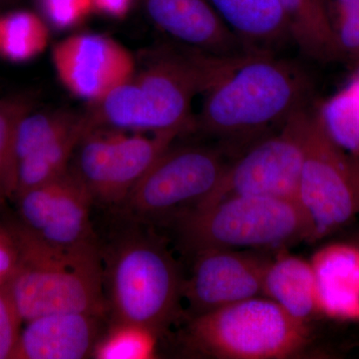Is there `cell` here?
I'll use <instances>...</instances> for the list:
<instances>
[{
  "label": "cell",
  "instance_id": "6da1fadb",
  "mask_svg": "<svg viewBox=\"0 0 359 359\" xmlns=\"http://www.w3.org/2000/svg\"><path fill=\"white\" fill-rule=\"evenodd\" d=\"M243 57H219L179 43L158 47L127 81L89 103L84 113L87 126L146 133L193 131L195 97Z\"/></svg>",
  "mask_w": 359,
  "mask_h": 359
},
{
  "label": "cell",
  "instance_id": "ba28073f",
  "mask_svg": "<svg viewBox=\"0 0 359 359\" xmlns=\"http://www.w3.org/2000/svg\"><path fill=\"white\" fill-rule=\"evenodd\" d=\"M311 113L299 111L233 158L215 190L193 210L236 196L299 200Z\"/></svg>",
  "mask_w": 359,
  "mask_h": 359
},
{
  "label": "cell",
  "instance_id": "d6a6232c",
  "mask_svg": "<svg viewBox=\"0 0 359 359\" xmlns=\"http://www.w3.org/2000/svg\"><path fill=\"white\" fill-rule=\"evenodd\" d=\"M320 2H323L325 4V7H327V4H325V0H320Z\"/></svg>",
  "mask_w": 359,
  "mask_h": 359
},
{
  "label": "cell",
  "instance_id": "4dcf8cb0",
  "mask_svg": "<svg viewBox=\"0 0 359 359\" xmlns=\"http://www.w3.org/2000/svg\"><path fill=\"white\" fill-rule=\"evenodd\" d=\"M353 77L359 82V61L358 62V67H356L355 71H354Z\"/></svg>",
  "mask_w": 359,
  "mask_h": 359
},
{
  "label": "cell",
  "instance_id": "7c38bea8",
  "mask_svg": "<svg viewBox=\"0 0 359 359\" xmlns=\"http://www.w3.org/2000/svg\"><path fill=\"white\" fill-rule=\"evenodd\" d=\"M52 60L56 75L73 96L97 102L133 75L132 54L116 40L83 33L61 40Z\"/></svg>",
  "mask_w": 359,
  "mask_h": 359
},
{
  "label": "cell",
  "instance_id": "2e32d148",
  "mask_svg": "<svg viewBox=\"0 0 359 359\" xmlns=\"http://www.w3.org/2000/svg\"><path fill=\"white\" fill-rule=\"evenodd\" d=\"M318 309L330 318L359 321V247L327 245L313 257Z\"/></svg>",
  "mask_w": 359,
  "mask_h": 359
},
{
  "label": "cell",
  "instance_id": "7402d4cb",
  "mask_svg": "<svg viewBox=\"0 0 359 359\" xmlns=\"http://www.w3.org/2000/svg\"><path fill=\"white\" fill-rule=\"evenodd\" d=\"M46 23L30 11H14L0 20V55L14 63L39 56L48 44Z\"/></svg>",
  "mask_w": 359,
  "mask_h": 359
},
{
  "label": "cell",
  "instance_id": "44dd1931",
  "mask_svg": "<svg viewBox=\"0 0 359 359\" xmlns=\"http://www.w3.org/2000/svg\"><path fill=\"white\" fill-rule=\"evenodd\" d=\"M83 119V114L67 109L44 111L34 114L28 112L23 116L14 135L15 169L21 160L77 128Z\"/></svg>",
  "mask_w": 359,
  "mask_h": 359
},
{
  "label": "cell",
  "instance_id": "4fadbf2b",
  "mask_svg": "<svg viewBox=\"0 0 359 359\" xmlns=\"http://www.w3.org/2000/svg\"><path fill=\"white\" fill-rule=\"evenodd\" d=\"M271 259L237 250H208L195 255L190 278L184 280L183 299L195 316L263 294ZM263 295V294H262Z\"/></svg>",
  "mask_w": 359,
  "mask_h": 359
},
{
  "label": "cell",
  "instance_id": "3957f363",
  "mask_svg": "<svg viewBox=\"0 0 359 359\" xmlns=\"http://www.w3.org/2000/svg\"><path fill=\"white\" fill-rule=\"evenodd\" d=\"M7 230L18 257L4 285L23 323L52 313L105 316L108 304L97 245L55 249L32 237L18 223Z\"/></svg>",
  "mask_w": 359,
  "mask_h": 359
},
{
  "label": "cell",
  "instance_id": "9a60e30c",
  "mask_svg": "<svg viewBox=\"0 0 359 359\" xmlns=\"http://www.w3.org/2000/svg\"><path fill=\"white\" fill-rule=\"evenodd\" d=\"M102 316L52 313L25 323L11 359H83L93 355Z\"/></svg>",
  "mask_w": 359,
  "mask_h": 359
},
{
  "label": "cell",
  "instance_id": "f546056e",
  "mask_svg": "<svg viewBox=\"0 0 359 359\" xmlns=\"http://www.w3.org/2000/svg\"><path fill=\"white\" fill-rule=\"evenodd\" d=\"M135 0H93L94 11L114 20L128 15Z\"/></svg>",
  "mask_w": 359,
  "mask_h": 359
},
{
  "label": "cell",
  "instance_id": "30bf717a",
  "mask_svg": "<svg viewBox=\"0 0 359 359\" xmlns=\"http://www.w3.org/2000/svg\"><path fill=\"white\" fill-rule=\"evenodd\" d=\"M299 201L313 223V241L359 216V154L332 140L318 111L309 116Z\"/></svg>",
  "mask_w": 359,
  "mask_h": 359
},
{
  "label": "cell",
  "instance_id": "ac0fdd59",
  "mask_svg": "<svg viewBox=\"0 0 359 359\" xmlns=\"http://www.w3.org/2000/svg\"><path fill=\"white\" fill-rule=\"evenodd\" d=\"M295 320L306 323L318 313L316 273L311 262L292 255L271 259L263 280V294Z\"/></svg>",
  "mask_w": 359,
  "mask_h": 359
},
{
  "label": "cell",
  "instance_id": "277c9868",
  "mask_svg": "<svg viewBox=\"0 0 359 359\" xmlns=\"http://www.w3.org/2000/svg\"><path fill=\"white\" fill-rule=\"evenodd\" d=\"M101 257L106 299L115 323L154 334L173 323L183 299L184 280L166 245L132 231Z\"/></svg>",
  "mask_w": 359,
  "mask_h": 359
},
{
  "label": "cell",
  "instance_id": "8992f818",
  "mask_svg": "<svg viewBox=\"0 0 359 359\" xmlns=\"http://www.w3.org/2000/svg\"><path fill=\"white\" fill-rule=\"evenodd\" d=\"M184 339L190 353L205 358L283 359L302 353L309 330L276 302L259 295L194 316Z\"/></svg>",
  "mask_w": 359,
  "mask_h": 359
},
{
  "label": "cell",
  "instance_id": "7a4b0ae2",
  "mask_svg": "<svg viewBox=\"0 0 359 359\" xmlns=\"http://www.w3.org/2000/svg\"><path fill=\"white\" fill-rule=\"evenodd\" d=\"M311 92V78L294 61L249 54L203 94L194 130L218 139L237 157L309 108Z\"/></svg>",
  "mask_w": 359,
  "mask_h": 359
},
{
  "label": "cell",
  "instance_id": "52a82bcc",
  "mask_svg": "<svg viewBox=\"0 0 359 359\" xmlns=\"http://www.w3.org/2000/svg\"><path fill=\"white\" fill-rule=\"evenodd\" d=\"M223 147L175 146L158 158L135 185L122 212L133 221L173 222L215 190L231 161Z\"/></svg>",
  "mask_w": 359,
  "mask_h": 359
},
{
  "label": "cell",
  "instance_id": "f1b7e54d",
  "mask_svg": "<svg viewBox=\"0 0 359 359\" xmlns=\"http://www.w3.org/2000/svg\"><path fill=\"white\" fill-rule=\"evenodd\" d=\"M18 249L8 230L0 228V283L4 285L18 264Z\"/></svg>",
  "mask_w": 359,
  "mask_h": 359
},
{
  "label": "cell",
  "instance_id": "5b68a950",
  "mask_svg": "<svg viewBox=\"0 0 359 359\" xmlns=\"http://www.w3.org/2000/svg\"><path fill=\"white\" fill-rule=\"evenodd\" d=\"M172 224L181 245L194 255L313 242V223L299 200L236 196L187 212Z\"/></svg>",
  "mask_w": 359,
  "mask_h": 359
},
{
  "label": "cell",
  "instance_id": "4316f807",
  "mask_svg": "<svg viewBox=\"0 0 359 359\" xmlns=\"http://www.w3.org/2000/svg\"><path fill=\"white\" fill-rule=\"evenodd\" d=\"M45 20L59 30L79 25L94 11L93 0H37Z\"/></svg>",
  "mask_w": 359,
  "mask_h": 359
},
{
  "label": "cell",
  "instance_id": "9c48e42d",
  "mask_svg": "<svg viewBox=\"0 0 359 359\" xmlns=\"http://www.w3.org/2000/svg\"><path fill=\"white\" fill-rule=\"evenodd\" d=\"M179 132L88 130L78 143L70 169L94 203L119 207L135 185L175 140Z\"/></svg>",
  "mask_w": 359,
  "mask_h": 359
},
{
  "label": "cell",
  "instance_id": "d6986e66",
  "mask_svg": "<svg viewBox=\"0 0 359 359\" xmlns=\"http://www.w3.org/2000/svg\"><path fill=\"white\" fill-rule=\"evenodd\" d=\"M292 42L304 55L318 61L340 58L327 7L320 0H278Z\"/></svg>",
  "mask_w": 359,
  "mask_h": 359
},
{
  "label": "cell",
  "instance_id": "d4e9b609",
  "mask_svg": "<svg viewBox=\"0 0 359 359\" xmlns=\"http://www.w3.org/2000/svg\"><path fill=\"white\" fill-rule=\"evenodd\" d=\"M152 334L144 328L115 323L107 334L101 337L93 358L101 359H138L150 358L153 351Z\"/></svg>",
  "mask_w": 359,
  "mask_h": 359
},
{
  "label": "cell",
  "instance_id": "603a6c76",
  "mask_svg": "<svg viewBox=\"0 0 359 359\" xmlns=\"http://www.w3.org/2000/svg\"><path fill=\"white\" fill-rule=\"evenodd\" d=\"M316 111L332 140L347 152L359 154L358 82L351 77Z\"/></svg>",
  "mask_w": 359,
  "mask_h": 359
},
{
  "label": "cell",
  "instance_id": "e0dca14e",
  "mask_svg": "<svg viewBox=\"0 0 359 359\" xmlns=\"http://www.w3.org/2000/svg\"><path fill=\"white\" fill-rule=\"evenodd\" d=\"M226 26L250 51L273 53L292 42L278 0H209Z\"/></svg>",
  "mask_w": 359,
  "mask_h": 359
},
{
  "label": "cell",
  "instance_id": "484cf974",
  "mask_svg": "<svg viewBox=\"0 0 359 359\" xmlns=\"http://www.w3.org/2000/svg\"><path fill=\"white\" fill-rule=\"evenodd\" d=\"M340 57L359 61V0H325Z\"/></svg>",
  "mask_w": 359,
  "mask_h": 359
},
{
  "label": "cell",
  "instance_id": "1f68e13d",
  "mask_svg": "<svg viewBox=\"0 0 359 359\" xmlns=\"http://www.w3.org/2000/svg\"><path fill=\"white\" fill-rule=\"evenodd\" d=\"M354 244L358 245L359 247V233H358V237H356V240H355V242H354Z\"/></svg>",
  "mask_w": 359,
  "mask_h": 359
},
{
  "label": "cell",
  "instance_id": "8fae6325",
  "mask_svg": "<svg viewBox=\"0 0 359 359\" xmlns=\"http://www.w3.org/2000/svg\"><path fill=\"white\" fill-rule=\"evenodd\" d=\"M20 224L40 242L60 250L97 245L90 212L91 194L72 170L15 197Z\"/></svg>",
  "mask_w": 359,
  "mask_h": 359
},
{
  "label": "cell",
  "instance_id": "cb8c5ba5",
  "mask_svg": "<svg viewBox=\"0 0 359 359\" xmlns=\"http://www.w3.org/2000/svg\"><path fill=\"white\" fill-rule=\"evenodd\" d=\"M30 110L29 99L23 96L0 100V205L15 195L14 135L18 122Z\"/></svg>",
  "mask_w": 359,
  "mask_h": 359
},
{
  "label": "cell",
  "instance_id": "5bb4252c",
  "mask_svg": "<svg viewBox=\"0 0 359 359\" xmlns=\"http://www.w3.org/2000/svg\"><path fill=\"white\" fill-rule=\"evenodd\" d=\"M153 23L177 43L219 57L250 51L226 26L209 0H141Z\"/></svg>",
  "mask_w": 359,
  "mask_h": 359
},
{
  "label": "cell",
  "instance_id": "83f0119b",
  "mask_svg": "<svg viewBox=\"0 0 359 359\" xmlns=\"http://www.w3.org/2000/svg\"><path fill=\"white\" fill-rule=\"evenodd\" d=\"M22 323L6 287L0 283V359H11Z\"/></svg>",
  "mask_w": 359,
  "mask_h": 359
},
{
  "label": "cell",
  "instance_id": "ffe728a7",
  "mask_svg": "<svg viewBox=\"0 0 359 359\" xmlns=\"http://www.w3.org/2000/svg\"><path fill=\"white\" fill-rule=\"evenodd\" d=\"M87 130L84 116L83 122L77 128L21 160L16 165L14 198L26 191L50 183L65 175L69 170L78 143Z\"/></svg>",
  "mask_w": 359,
  "mask_h": 359
}]
</instances>
